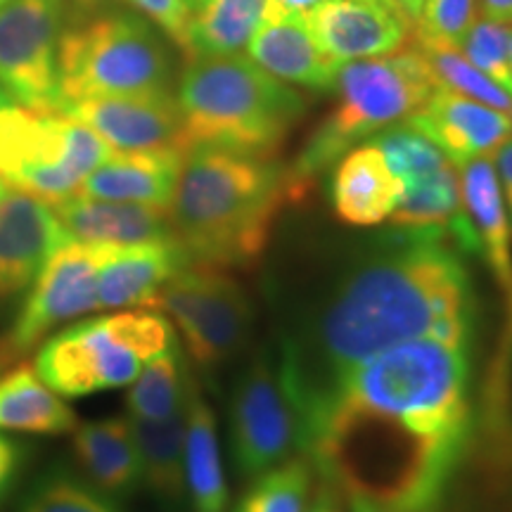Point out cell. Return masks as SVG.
I'll return each instance as SVG.
<instances>
[{
    "label": "cell",
    "mask_w": 512,
    "mask_h": 512,
    "mask_svg": "<svg viewBox=\"0 0 512 512\" xmlns=\"http://www.w3.org/2000/svg\"><path fill=\"white\" fill-rule=\"evenodd\" d=\"M185 494L192 512H228L230 494L216 418L195 377L190 384L185 418Z\"/></svg>",
    "instance_id": "cell-24"
},
{
    "label": "cell",
    "mask_w": 512,
    "mask_h": 512,
    "mask_svg": "<svg viewBox=\"0 0 512 512\" xmlns=\"http://www.w3.org/2000/svg\"><path fill=\"white\" fill-rule=\"evenodd\" d=\"M69 0L0 5V83L17 105L60 112V41Z\"/></svg>",
    "instance_id": "cell-10"
},
{
    "label": "cell",
    "mask_w": 512,
    "mask_h": 512,
    "mask_svg": "<svg viewBox=\"0 0 512 512\" xmlns=\"http://www.w3.org/2000/svg\"><path fill=\"white\" fill-rule=\"evenodd\" d=\"M12 102H15V100L10 98L8 91H5V88H3V83H0V107H5V105H12Z\"/></svg>",
    "instance_id": "cell-42"
},
{
    "label": "cell",
    "mask_w": 512,
    "mask_h": 512,
    "mask_svg": "<svg viewBox=\"0 0 512 512\" xmlns=\"http://www.w3.org/2000/svg\"><path fill=\"white\" fill-rule=\"evenodd\" d=\"M5 190H8V185H5L3 178H0V197H3V192H5Z\"/></svg>",
    "instance_id": "cell-46"
},
{
    "label": "cell",
    "mask_w": 512,
    "mask_h": 512,
    "mask_svg": "<svg viewBox=\"0 0 512 512\" xmlns=\"http://www.w3.org/2000/svg\"><path fill=\"white\" fill-rule=\"evenodd\" d=\"M434 88L437 81L411 41L396 53L342 62L332 86L335 107L316 126L297 162L290 166L294 181L306 192L351 147L413 117L430 100Z\"/></svg>",
    "instance_id": "cell-5"
},
{
    "label": "cell",
    "mask_w": 512,
    "mask_h": 512,
    "mask_svg": "<svg viewBox=\"0 0 512 512\" xmlns=\"http://www.w3.org/2000/svg\"><path fill=\"white\" fill-rule=\"evenodd\" d=\"M176 342L174 325L159 309H121L43 339L34 370L64 399H79L126 387Z\"/></svg>",
    "instance_id": "cell-6"
},
{
    "label": "cell",
    "mask_w": 512,
    "mask_h": 512,
    "mask_svg": "<svg viewBox=\"0 0 512 512\" xmlns=\"http://www.w3.org/2000/svg\"><path fill=\"white\" fill-rule=\"evenodd\" d=\"M74 240L53 202L8 188L0 197V302L27 294L57 249Z\"/></svg>",
    "instance_id": "cell-13"
},
{
    "label": "cell",
    "mask_w": 512,
    "mask_h": 512,
    "mask_svg": "<svg viewBox=\"0 0 512 512\" xmlns=\"http://www.w3.org/2000/svg\"><path fill=\"white\" fill-rule=\"evenodd\" d=\"M401 195L403 181L370 140L351 147L332 171V209L349 226L370 228L389 221Z\"/></svg>",
    "instance_id": "cell-19"
},
{
    "label": "cell",
    "mask_w": 512,
    "mask_h": 512,
    "mask_svg": "<svg viewBox=\"0 0 512 512\" xmlns=\"http://www.w3.org/2000/svg\"><path fill=\"white\" fill-rule=\"evenodd\" d=\"M190 261L178 238L112 247L100 266L98 306L107 311L155 309L162 287Z\"/></svg>",
    "instance_id": "cell-17"
},
{
    "label": "cell",
    "mask_w": 512,
    "mask_h": 512,
    "mask_svg": "<svg viewBox=\"0 0 512 512\" xmlns=\"http://www.w3.org/2000/svg\"><path fill=\"white\" fill-rule=\"evenodd\" d=\"M183 159L185 150L112 152L86 176L76 195L169 209Z\"/></svg>",
    "instance_id": "cell-21"
},
{
    "label": "cell",
    "mask_w": 512,
    "mask_h": 512,
    "mask_svg": "<svg viewBox=\"0 0 512 512\" xmlns=\"http://www.w3.org/2000/svg\"><path fill=\"white\" fill-rule=\"evenodd\" d=\"M185 418H188V401L164 420L128 418L140 458V484L157 498V503L166 512H181L183 505L188 503V494H185Z\"/></svg>",
    "instance_id": "cell-22"
},
{
    "label": "cell",
    "mask_w": 512,
    "mask_h": 512,
    "mask_svg": "<svg viewBox=\"0 0 512 512\" xmlns=\"http://www.w3.org/2000/svg\"><path fill=\"white\" fill-rule=\"evenodd\" d=\"M271 0H207L190 15L185 57L242 53L266 22Z\"/></svg>",
    "instance_id": "cell-26"
},
{
    "label": "cell",
    "mask_w": 512,
    "mask_h": 512,
    "mask_svg": "<svg viewBox=\"0 0 512 512\" xmlns=\"http://www.w3.org/2000/svg\"><path fill=\"white\" fill-rule=\"evenodd\" d=\"M304 195L275 157L197 145L185 152L169 216L192 261L249 268L268 249L280 211Z\"/></svg>",
    "instance_id": "cell-3"
},
{
    "label": "cell",
    "mask_w": 512,
    "mask_h": 512,
    "mask_svg": "<svg viewBox=\"0 0 512 512\" xmlns=\"http://www.w3.org/2000/svg\"><path fill=\"white\" fill-rule=\"evenodd\" d=\"M299 448L297 413L280 366L261 349L242 370L230 396V451L249 479L273 470Z\"/></svg>",
    "instance_id": "cell-11"
},
{
    "label": "cell",
    "mask_w": 512,
    "mask_h": 512,
    "mask_svg": "<svg viewBox=\"0 0 512 512\" xmlns=\"http://www.w3.org/2000/svg\"><path fill=\"white\" fill-rule=\"evenodd\" d=\"M389 3H396V0H389Z\"/></svg>",
    "instance_id": "cell-49"
},
{
    "label": "cell",
    "mask_w": 512,
    "mask_h": 512,
    "mask_svg": "<svg viewBox=\"0 0 512 512\" xmlns=\"http://www.w3.org/2000/svg\"><path fill=\"white\" fill-rule=\"evenodd\" d=\"M79 3H81V5H95V3H98V0H79ZM128 3L136 5V0H128Z\"/></svg>",
    "instance_id": "cell-44"
},
{
    "label": "cell",
    "mask_w": 512,
    "mask_h": 512,
    "mask_svg": "<svg viewBox=\"0 0 512 512\" xmlns=\"http://www.w3.org/2000/svg\"><path fill=\"white\" fill-rule=\"evenodd\" d=\"M53 207L67 233L88 245L128 247L176 238L169 209L86 195H72L53 202Z\"/></svg>",
    "instance_id": "cell-20"
},
{
    "label": "cell",
    "mask_w": 512,
    "mask_h": 512,
    "mask_svg": "<svg viewBox=\"0 0 512 512\" xmlns=\"http://www.w3.org/2000/svg\"><path fill=\"white\" fill-rule=\"evenodd\" d=\"M494 166L498 174V183H501L505 211H508V219L512 226V138L505 140V143L496 150Z\"/></svg>",
    "instance_id": "cell-36"
},
{
    "label": "cell",
    "mask_w": 512,
    "mask_h": 512,
    "mask_svg": "<svg viewBox=\"0 0 512 512\" xmlns=\"http://www.w3.org/2000/svg\"><path fill=\"white\" fill-rule=\"evenodd\" d=\"M320 3H323V0H271V10H268V15H275V12L309 15V12Z\"/></svg>",
    "instance_id": "cell-38"
},
{
    "label": "cell",
    "mask_w": 512,
    "mask_h": 512,
    "mask_svg": "<svg viewBox=\"0 0 512 512\" xmlns=\"http://www.w3.org/2000/svg\"><path fill=\"white\" fill-rule=\"evenodd\" d=\"M185 145L275 157L306 110L302 95L247 53L200 55L185 64L176 91Z\"/></svg>",
    "instance_id": "cell-4"
},
{
    "label": "cell",
    "mask_w": 512,
    "mask_h": 512,
    "mask_svg": "<svg viewBox=\"0 0 512 512\" xmlns=\"http://www.w3.org/2000/svg\"><path fill=\"white\" fill-rule=\"evenodd\" d=\"M306 24L318 48L339 64L396 53L413 31V19L389 0H323Z\"/></svg>",
    "instance_id": "cell-14"
},
{
    "label": "cell",
    "mask_w": 512,
    "mask_h": 512,
    "mask_svg": "<svg viewBox=\"0 0 512 512\" xmlns=\"http://www.w3.org/2000/svg\"><path fill=\"white\" fill-rule=\"evenodd\" d=\"M448 238L446 230L394 226L351 256L285 332L278 366L297 425L351 368L384 349L420 337L475 342V287Z\"/></svg>",
    "instance_id": "cell-2"
},
{
    "label": "cell",
    "mask_w": 512,
    "mask_h": 512,
    "mask_svg": "<svg viewBox=\"0 0 512 512\" xmlns=\"http://www.w3.org/2000/svg\"><path fill=\"white\" fill-rule=\"evenodd\" d=\"M458 48L477 69L496 81L512 95L510 72V24L494 22L479 15L467 34L460 38Z\"/></svg>",
    "instance_id": "cell-32"
},
{
    "label": "cell",
    "mask_w": 512,
    "mask_h": 512,
    "mask_svg": "<svg viewBox=\"0 0 512 512\" xmlns=\"http://www.w3.org/2000/svg\"><path fill=\"white\" fill-rule=\"evenodd\" d=\"M155 309L171 318L195 366L214 373L238 356L252 332L254 309L226 268L190 261L159 292Z\"/></svg>",
    "instance_id": "cell-9"
},
{
    "label": "cell",
    "mask_w": 512,
    "mask_h": 512,
    "mask_svg": "<svg viewBox=\"0 0 512 512\" xmlns=\"http://www.w3.org/2000/svg\"><path fill=\"white\" fill-rule=\"evenodd\" d=\"M3 3H8V0H0V5H3Z\"/></svg>",
    "instance_id": "cell-48"
},
{
    "label": "cell",
    "mask_w": 512,
    "mask_h": 512,
    "mask_svg": "<svg viewBox=\"0 0 512 512\" xmlns=\"http://www.w3.org/2000/svg\"><path fill=\"white\" fill-rule=\"evenodd\" d=\"M60 114L86 124L114 152H188L174 93L76 100L64 105Z\"/></svg>",
    "instance_id": "cell-15"
},
{
    "label": "cell",
    "mask_w": 512,
    "mask_h": 512,
    "mask_svg": "<svg viewBox=\"0 0 512 512\" xmlns=\"http://www.w3.org/2000/svg\"><path fill=\"white\" fill-rule=\"evenodd\" d=\"M17 512H121L117 501L67 470H50L24 491Z\"/></svg>",
    "instance_id": "cell-30"
},
{
    "label": "cell",
    "mask_w": 512,
    "mask_h": 512,
    "mask_svg": "<svg viewBox=\"0 0 512 512\" xmlns=\"http://www.w3.org/2000/svg\"><path fill=\"white\" fill-rule=\"evenodd\" d=\"M510 72H512V24H510Z\"/></svg>",
    "instance_id": "cell-45"
},
{
    "label": "cell",
    "mask_w": 512,
    "mask_h": 512,
    "mask_svg": "<svg viewBox=\"0 0 512 512\" xmlns=\"http://www.w3.org/2000/svg\"><path fill=\"white\" fill-rule=\"evenodd\" d=\"M370 143L380 147L384 159H387L392 171L403 183L413 181V178L434 174V171L451 164V159H448L430 138L422 136L420 131H415L411 124H406V121L384 128V131L370 138Z\"/></svg>",
    "instance_id": "cell-31"
},
{
    "label": "cell",
    "mask_w": 512,
    "mask_h": 512,
    "mask_svg": "<svg viewBox=\"0 0 512 512\" xmlns=\"http://www.w3.org/2000/svg\"><path fill=\"white\" fill-rule=\"evenodd\" d=\"M406 124L430 138L456 169L472 159L494 157L498 147L512 138L510 114L444 86L434 88L430 100Z\"/></svg>",
    "instance_id": "cell-16"
},
{
    "label": "cell",
    "mask_w": 512,
    "mask_h": 512,
    "mask_svg": "<svg viewBox=\"0 0 512 512\" xmlns=\"http://www.w3.org/2000/svg\"><path fill=\"white\" fill-rule=\"evenodd\" d=\"M304 512H342L337 505V498H335V491L330 489V486H320L316 498H313V503L309 505V510Z\"/></svg>",
    "instance_id": "cell-39"
},
{
    "label": "cell",
    "mask_w": 512,
    "mask_h": 512,
    "mask_svg": "<svg viewBox=\"0 0 512 512\" xmlns=\"http://www.w3.org/2000/svg\"><path fill=\"white\" fill-rule=\"evenodd\" d=\"M112 247L69 240L57 249L27 290L22 309L0 342V361L12 363L50 332L98 311V275Z\"/></svg>",
    "instance_id": "cell-12"
},
{
    "label": "cell",
    "mask_w": 512,
    "mask_h": 512,
    "mask_svg": "<svg viewBox=\"0 0 512 512\" xmlns=\"http://www.w3.org/2000/svg\"><path fill=\"white\" fill-rule=\"evenodd\" d=\"M74 453L88 482L112 498H126L140 486V458L128 418L76 425Z\"/></svg>",
    "instance_id": "cell-23"
},
{
    "label": "cell",
    "mask_w": 512,
    "mask_h": 512,
    "mask_svg": "<svg viewBox=\"0 0 512 512\" xmlns=\"http://www.w3.org/2000/svg\"><path fill=\"white\" fill-rule=\"evenodd\" d=\"M192 373L181 344H171L162 354L152 356L140 370L126 396L128 418L164 420L185 406Z\"/></svg>",
    "instance_id": "cell-27"
},
{
    "label": "cell",
    "mask_w": 512,
    "mask_h": 512,
    "mask_svg": "<svg viewBox=\"0 0 512 512\" xmlns=\"http://www.w3.org/2000/svg\"><path fill=\"white\" fill-rule=\"evenodd\" d=\"M24 465H27V448L0 432V508L15 494Z\"/></svg>",
    "instance_id": "cell-35"
},
{
    "label": "cell",
    "mask_w": 512,
    "mask_h": 512,
    "mask_svg": "<svg viewBox=\"0 0 512 512\" xmlns=\"http://www.w3.org/2000/svg\"><path fill=\"white\" fill-rule=\"evenodd\" d=\"M5 366H8V363H5V361H0V373H3V368H5Z\"/></svg>",
    "instance_id": "cell-47"
},
{
    "label": "cell",
    "mask_w": 512,
    "mask_h": 512,
    "mask_svg": "<svg viewBox=\"0 0 512 512\" xmlns=\"http://www.w3.org/2000/svg\"><path fill=\"white\" fill-rule=\"evenodd\" d=\"M136 5L183 50L190 22V8L185 0H136Z\"/></svg>",
    "instance_id": "cell-34"
},
{
    "label": "cell",
    "mask_w": 512,
    "mask_h": 512,
    "mask_svg": "<svg viewBox=\"0 0 512 512\" xmlns=\"http://www.w3.org/2000/svg\"><path fill=\"white\" fill-rule=\"evenodd\" d=\"M311 482V460L306 456L287 458L273 470L254 477L233 512H304Z\"/></svg>",
    "instance_id": "cell-29"
},
{
    "label": "cell",
    "mask_w": 512,
    "mask_h": 512,
    "mask_svg": "<svg viewBox=\"0 0 512 512\" xmlns=\"http://www.w3.org/2000/svg\"><path fill=\"white\" fill-rule=\"evenodd\" d=\"M396 3L401 5V10L406 12V15L413 19V22H415V19H418L420 8H422V0H396Z\"/></svg>",
    "instance_id": "cell-41"
},
{
    "label": "cell",
    "mask_w": 512,
    "mask_h": 512,
    "mask_svg": "<svg viewBox=\"0 0 512 512\" xmlns=\"http://www.w3.org/2000/svg\"><path fill=\"white\" fill-rule=\"evenodd\" d=\"M479 17L477 0H422L413 31L434 41L458 46Z\"/></svg>",
    "instance_id": "cell-33"
},
{
    "label": "cell",
    "mask_w": 512,
    "mask_h": 512,
    "mask_svg": "<svg viewBox=\"0 0 512 512\" xmlns=\"http://www.w3.org/2000/svg\"><path fill=\"white\" fill-rule=\"evenodd\" d=\"M349 508H351V512H394V510L384 508V505L370 501V498H363V496H349Z\"/></svg>",
    "instance_id": "cell-40"
},
{
    "label": "cell",
    "mask_w": 512,
    "mask_h": 512,
    "mask_svg": "<svg viewBox=\"0 0 512 512\" xmlns=\"http://www.w3.org/2000/svg\"><path fill=\"white\" fill-rule=\"evenodd\" d=\"M74 430V411L34 368L17 366L0 377V432L67 434Z\"/></svg>",
    "instance_id": "cell-25"
},
{
    "label": "cell",
    "mask_w": 512,
    "mask_h": 512,
    "mask_svg": "<svg viewBox=\"0 0 512 512\" xmlns=\"http://www.w3.org/2000/svg\"><path fill=\"white\" fill-rule=\"evenodd\" d=\"M479 15L501 24H512V0H477Z\"/></svg>",
    "instance_id": "cell-37"
},
{
    "label": "cell",
    "mask_w": 512,
    "mask_h": 512,
    "mask_svg": "<svg viewBox=\"0 0 512 512\" xmlns=\"http://www.w3.org/2000/svg\"><path fill=\"white\" fill-rule=\"evenodd\" d=\"M185 3H188V8H190V15H192V12H195V10H200L202 5L207 3V0H185Z\"/></svg>",
    "instance_id": "cell-43"
},
{
    "label": "cell",
    "mask_w": 512,
    "mask_h": 512,
    "mask_svg": "<svg viewBox=\"0 0 512 512\" xmlns=\"http://www.w3.org/2000/svg\"><path fill=\"white\" fill-rule=\"evenodd\" d=\"M112 152L98 133L67 114L17 102L0 107V178L8 188L48 202L67 200Z\"/></svg>",
    "instance_id": "cell-8"
},
{
    "label": "cell",
    "mask_w": 512,
    "mask_h": 512,
    "mask_svg": "<svg viewBox=\"0 0 512 512\" xmlns=\"http://www.w3.org/2000/svg\"><path fill=\"white\" fill-rule=\"evenodd\" d=\"M472 434V342L420 337L351 368L299 420L325 486L394 512H439Z\"/></svg>",
    "instance_id": "cell-1"
},
{
    "label": "cell",
    "mask_w": 512,
    "mask_h": 512,
    "mask_svg": "<svg viewBox=\"0 0 512 512\" xmlns=\"http://www.w3.org/2000/svg\"><path fill=\"white\" fill-rule=\"evenodd\" d=\"M57 64L62 107L76 100L171 93V62L162 41L150 22L128 12L64 29Z\"/></svg>",
    "instance_id": "cell-7"
},
{
    "label": "cell",
    "mask_w": 512,
    "mask_h": 512,
    "mask_svg": "<svg viewBox=\"0 0 512 512\" xmlns=\"http://www.w3.org/2000/svg\"><path fill=\"white\" fill-rule=\"evenodd\" d=\"M247 55L287 86L309 91H332L339 62L318 48L306 15L275 12L268 15L247 43Z\"/></svg>",
    "instance_id": "cell-18"
},
{
    "label": "cell",
    "mask_w": 512,
    "mask_h": 512,
    "mask_svg": "<svg viewBox=\"0 0 512 512\" xmlns=\"http://www.w3.org/2000/svg\"><path fill=\"white\" fill-rule=\"evenodd\" d=\"M411 43L425 57L437 86L456 91L465 95V98L484 102V105L496 107V110L512 117V95L467 60L458 46L434 41V38L415 34V31H411Z\"/></svg>",
    "instance_id": "cell-28"
}]
</instances>
